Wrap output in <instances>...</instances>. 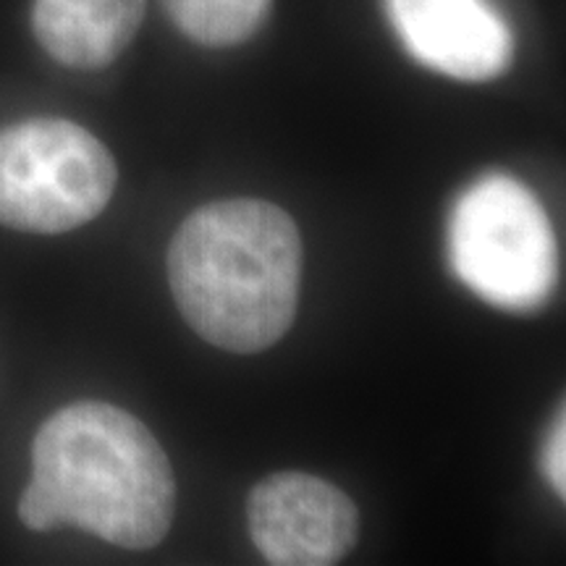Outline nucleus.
Returning a JSON list of instances; mask_svg holds the SVG:
<instances>
[{"instance_id":"f257e3e1","label":"nucleus","mask_w":566,"mask_h":566,"mask_svg":"<svg viewBox=\"0 0 566 566\" xmlns=\"http://www.w3.org/2000/svg\"><path fill=\"white\" fill-rule=\"evenodd\" d=\"M176 478L145 422L105 401L48 417L32 443L19 520L34 533L76 527L118 548H155L174 525Z\"/></svg>"},{"instance_id":"f03ea898","label":"nucleus","mask_w":566,"mask_h":566,"mask_svg":"<svg viewBox=\"0 0 566 566\" xmlns=\"http://www.w3.org/2000/svg\"><path fill=\"white\" fill-rule=\"evenodd\" d=\"M168 281L184 321L226 352H263L292 328L302 289V239L265 200L195 210L168 250Z\"/></svg>"},{"instance_id":"7ed1b4c3","label":"nucleus","mask_w":566,"mask_h":566,"mask_svg":"<svg viewBox=\"0 0 566 566\" xmlns=\"http://www.w3.org/2000/svg\"><path fill=\"white\" fill-rule=\"evenodd\" d=\"M108 147L66 118H32L0 132V226L66 233L95 221L116 192Z\"/></svg>"},{"instance_id":"20e7f679","label":"nucleus","mask_w":566,"mask_h":566,"mask_svg":"<svg viewBox=\"0 0 566 566\" xmlns=\"http://www.w3.org/2000/svg\"><path fill=\"white\" fill-rule=\"evenodd\" d=\"M449 254L459 279L495 307L535 310L554 294V229L533 192L509 176H488L459 197Z\"/></svg>"},{"instance_id":"39448f33","label":"nucleus","mask_w":566,"mask_h":566,"mask_svg":"<svg viewBox=\"0 0 566 566\" xmlns=\"http://www.w3.org/2000/svg\"><path fill=\"white\" fill-rule=\"evenodd\" d=\"M247 525L268 564L331 566L357 546L359 512L328 480L275 472L252 488Z\"/></svg>"},{"instance_id":"423d86ee","label":"nucleus","mask_w":566,"mask_h":566,"mask_svg":"<svg viewBox=\"0 0 566 566\" xmlns=\"http://www.w3.org/2000/svg\"><path fill=\"white\" fill-rule=\"evenodd\" d=\"M388 17L422 66L488 82L514 61L512 30L488 0H388Z\"/></svg>"},{"instance_id":"0eeeda50","label":"nucleus","mask_w":566,"mask_h":566,"mask_svg":"<svg viewBox=\"0 0 566 566\" xmlns=\"http://www.w3.org/2000/svg\"><path fill=\"white\" fill-rule=\"evenodd\" d=\"M147 0H32V32L61 66L97 71L122 55Z\"/></svg>"},{"instance_id":"6e6552de","label":"nucleus","mask_w":566,"mask_h":566,"mask_svg":"<svg viewBox=\"0 0 566 566\" xmlns=\"http://www.w3.org/2000/svg\"><path fill=\"white\" fill-rule=\"evenodd\" d=\"M273 0H166L174 24L205 48L242 45L263 27Z\"/></svg>"},{"instance_id":"1a4fd4ad","label":"nucleus","mask_w":566,"mask_h":566,"mask_svg":"<svg viewBox=\"0 0 566 566\" xmlns=\"http://www.w3.org/2000/svg\"><path fill=\"white\" fill-rule=\"evenodd\" d=\"M564 412L558 415V420L554 424V433L548 438V449H546V472L551 485L556 488L558 495H564L566 491V475H564Z\"/></svg>"}]
</instances>
